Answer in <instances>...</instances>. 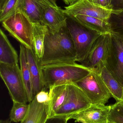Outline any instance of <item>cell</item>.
<instances>
[{"label": "cell", "mask_w": 123, "mask_h": 123, "mask_svg": "<svg viewBox=\"0 0 123 123\" xmlns=\"http://www.w3.org/2000/svg\"><path fill=\"white\" fill-rule=\"evenodd\" d=\"M76 48L66 25L55 32L49 30L45 35L42 66L58 63L76 62Z\"/></svg>", "instance_id": "cell-1"}, {"label": "cell", "mask_w": 123, "mask_h": 123, "mask_svg": "<svg viewBox=\"0 0 123 123\" xmlns=\"http://www.w3.org/2000/svg\"><path fill=\"white\" fill-rule=\"evenodd\" d=\"M91 71L76 62L58 63L42 66L44 87L49 90L61 84H76Z\"/></svg>", "instance_id": "cell-2"}, {"label": "cell", "mask_w": 123, "mask_h": 123, "mask_svg": "<svg viewBox=\"0 0 123 123\" xmlns=\"http://www.w3.org/2000/svg\"><path fill=\"white\" fill-rule=\"evenodd\" d=\"M3 27L10 35L26 48L33 49V30L34 22L20 9L1 22Z\"/></svg>", "instance_id": "cell-3"}, {"label": "cell", "mask_w": 123, "mask_h": 123, "mask_svg": "<svg viewBox=\"0 0 123 123\" xmlns=\"http://www.w3.org/2000/svg\"><path fill=\"white\" fill-rule=\"evenodd\" d=\"M111 42V32L99 35L91 46L85 59L80 64L91 71L101 74L102 69L107 64Z\"/></svg>", "instance_id": "cell-4"}, {"label": "cell", "mask_w": 123, "mask_h": 123, "mask_svg": "<svg viewBox=\"0 0 123 123\" xmlns=\"http://www.w3.org/2000/svg\"><path fill=\"white\" fill-rule=\"evenodd\" d=\"M0 74L13 102L27 103V94L18 64L8 65L0 63Z\"/></svg>", "instance_id": "cell-5"}, {"label": "cell", "mask_w": 123, "mask_h": 123, "mask_svg": "<svg viewBox=\"0 0 123 123\" xmlns=\"http://www.w3.org/2000/svg\"><path fill=\"white\" fill-rule=\"evenodd\" d=\"M89 98L92 104L105 105L112 97L100 74L92 71L76 83Z\"/></svg>", "instance_id": "cell-6"}, {"label": "cell", "mask_w": 123, "mask_h": 123, "mask_svg": "<svg viewBox=\"0 0 123 123\" xmlns=\"http://www.w3.org/2000/svg\"><path fill=\"white\" fill-rule=\"evenodd\" d=\"M66 26L76 48V62L81 63L84 60L94 41L100 34L87 29L69 17L66 20Z\"/></svg>", "instance_id": "cell-7"}, {"label": "cell", "mask_w": 123, "mask_h": 123, "mask_svg": "<svg viewBox=\"0 0 123 123\" xmlns=\"http://www.w3.org/2000/svg\"><path fill=\"white\" fill-rule=\"evenodd\" d=\"M113 8L104 6L94 0H78L64 7L63 11L67 17L75 15L89 16L109 21L114 11Z\"/></svg>", "instance_id": "cell-8"}, {"label": "cell", "mask_w": 123, "mask_h": 123, "mask_svg": "<svg viewBox=\"0 0 123 123\" xmlns=\"http://www.w3.org/2000/svg\"><path fill=\"white\" fill-rule=\"evenodd\" d=\"M91 104L89 98L79 87L74 83H69L65 100L53 116L68 118L89 107Z\"/></svg>", "instance_id": "cell-9"}, {"label": "cell", "mask_w": 123, "mask_h": 123, "mask_svg": "<svg viewBox=\"0 0 123 123\" xmlns=\"http://www.w3.org/2000/svg\"><path fill=\"white\" fill-rule=\"evenodd\" d=\"M111 47L106 67L123 87V40L121 36L112 31Z\"/></svg>", "instance_id": "cell-10"}, {"label": "cell", "mask_w": 123, "mask_h": 123, "mask_svg": "<svg viewBox=\"0 0 123 123\" xmlns=\"http://www.w3.org/2000/svg\"><path fill=\"white\" fill-rule=\"evenodd\" d=\"M110 105L91 104L86 109L68 117L75 122L81 123H108Z\"/></svg>", "instance_id": "cell-11"}, {"label": "cell", "mask_w": 123, "mask_h": 123, "mask_svg": "<svg viewBox=\"0 0 123 123\" xmlns=\"http://www.w3.org/2000/svg\"><path fill=\"white\" fill-rule=\"evenodd\" d=\"M67 18L61 7L49 6L43 9L42 24L51 32H56L66 25Z\"/></svg>", "instance_id": "cell-12"}, {"label": "cell", "mask_w": 123, "mask_h": 123, "mask_svg": "<svg viewBox=\"0 0 123 123\" xmlns=\"http://www.w3.org/2000/svg\"><path fill=\"white\" fill-rule=\"evenodd\" d=\"M26 56L31 74L34 97L45 88L43 80L42 65L34 49L25 48Z\"/></svg>", "instance_id": "cell-13"}, {"label": "cell", "mask_w": 123, "mask_h": 123, "mask_svg": "<svg viewBox=\"0 0 123 123\" xmlns=\"http://www.w3.org/2000/svg\"><path fill=\"white\" fill-rule=\"evenodd\" d=\"M29 105L27 115L20 123H45L49 117V103L40 102L34 97Z\"/></svg>", "instance_id": "cell-14"}, {"label": "cell", "mask_w": 123, "mask_h": 123, "mask_svg": "<svg viewBox=\"0 0 123 123\" xmlns=\"http://www.w3.org/2000/svg\"><path fill=\"white\" fill-rule=\"evenodd\" d=\"M68 17L98 34H106L112 31L111 25L109 21L84 15H73Z\"/></svg>", "instance_id": "cell-15"}, {"label": "cell", "mask_w": 123, "mask_h": 123, "mask_svg": "<svg viewBox=\"0 0 123 123\" xmlns=\"http://www.w3.org/2000/svg\"><path fill=\"white\" fill-rule=\"evenodd\" d=\"M68 84H61L49 89V117H53L56 112L65 100L68 92Z\"/></svg>", "instance_id": "cell-16"}, {"label": "cell", "mask_w": 123, "mask_h": 123, "mask_svg": "<svg viewBox=\"0 0 123 123\" xmlns=\"http://www.w3.org/2000/svg\"><path fill=\"white\" fill-rule=\"evenodd\" d=\"M18 55L3 31L0 30V63L14 65L18 63Z\"/></svg>", "instance_id": "cell-17"}, {"label": "cell", "mask_w": 123, "mask_h": 123, "mask_svg": "<svg viewBox=\"0 0 123 123\" xmlns=\"http://www.w3.org/2000/svg\"><path fill=\"white\" fill-rule=\"evenodd\" d=\"M19 47V60L20 70L27 94L28 102L30 103L34 98L32 78L26 56L25 47L21 44Z\"/></svg>", "instance_id": "cell-18"}, {"label": "cell", "mask_w": 123, "mask_h": 123, "mask_svg": "<svg viewBox=\"0 0 123 123\" xmlns=\"http://www.w3.org/2000/svg\"><path fill=\"white\" fill-rule=\"evenodd\" d=\"M100 74L112 97L117 102L123 100V87L111 74L106 66L103 67Z\"/></svg>", "instance_id": "cell-19"}, {"label": "cell", "mask_w": 123, "mask_h": 123, "mask_svg": "<svg viewBox=\"0 0 123 123\" xmlns=\"http://www.w3.org/2000/svg\"><path fill=\"white\" fill-rule=\"evenodd\" d=\"M19 9L34 23L42 24L43 9L36 0H20Z\"/></svg>", "instance_id": "cell-20"}, {"label": "cell", "mask_w": 123, "mask_h": 123, "mask_svg": "<svg viewBox=\"0 0 123 123\" xmlns=\"http://www.w3.org/2000/svg\"><path fill=\"white\" fill-rule=\"evenodd\" d=\"M48 28L40 23H34L33 30V49L35 54L40 60L44 49L45 35Z\"/></svg>", "instance_id": "cell-21"}, {"label": "cell", "mask_w": 123, "mask_h": 123, "mask_svg": "<svg viewBox=\"0 0 123 123\" xmlns=\"http://www.w3.org/2000/svg\"><path fill=\"white\" fill-rule=\"evenodd\" d=\"M29 108V104L13 102V106L9 113V119L12 122L20 123L26 116Z\"/></svg>", "instance_id": "cell-22"}, {"label": "cell", "mask_w": 123, "mask_h": 123, "mask_svg": "<svg viewBox=\"0 0 123 123\" xmlns=\"http://www.w3.org/2000/svg\"><path fill=\"white\" fill-rule=\"evenodd\" d=\"M109 21L112 31L121 36L123 40V9H114Z\"/></svg>", "instance_id": "cell-23"}, {"label": "cell", "mask_w": 123, "mask_h": 123, "mask_svg": "<svg viewBox=\"0 0 123 123\" xmlns=\"http://www.w3.org/2000/svg\"><path fill=\"white\" fill-rule=\"evenodd\" d=\"M108 123H123V101L117 102L110 105Z\"/></svg>", "instance_id": "cell-24"}, {"label": "cell", "mask_w": 123, "mask_h": 123, "mask_svg": "<svg viewBox=\"0 0 123 123\" xmlns=\"http://www.w3.org/2000/svg\"><path fill=\"white\" fill-rule=\"evenodd\" d=\"M20 0H8L0 8V21L2 22L10 17L19 9Z\"/></svg>", "instance_id": "cell-25"}, {"label": "cell", "mask_w": 123, "mask_h": 123, "mask_svg": "<svg viewBox=\"0 0 123 123\" xmlns=\"http://www.w3.org/2000/svg\"><path fill=\"white\" fill-rule=\"evenodd\" d=\"M68 120L66 117L53 116L48 118L45 123H67Z\"/></svg>", "instance_id": "cell-26"}, {"label": "cell", "mask_w": 123, "mask_h": 123, "mask_svg": "<svg viewBox=\"0 0 123 123\" xmlns=\"http://www.w3.org/2000/svg\"><path fill=\"white\" fill-rule=\"evenodd\" d=\"M58 0H36L43 9L49 6H57V2Z\"/></svg>", "instance_id": "cell-27"}, {"label": "cell", "mask_w": 123, "mask_h": 123, "mask_svg": "<svg viewBox=\"0 0 123 123\" xmlns=\"http://www.w3.org/2000/svg\"><path fill=\"white\" fill-rule=\"evenodd\" d=\"M112 5L113 9H123V0H112Z\"/></svg>", "instance_id": "cell-28"}, {"label": "cell", "mask_w": 123, "mask_h": 123, "mask_svg": "<svg viewBox=\"0 0 123 123\" xmlns=\"http://www.w3.org/2000/svg\"><path fill=\"white\" fill-rule=\"evenodd\" d=\"M94 0L96 3L99 4H100V5H102V6L108 7L107 6V4L106 0Z\"/></svg>", "instance_id": "cell-29"}, {"label": "cell", "mask_w": 123, "mask_h": 123, "mask_svg": "<svg viewBox=\"0 0 123 123\" xmlns=\"http://www.w3.org/2000/svg\"><path fill=\"white\" fill-rule=\"evenodd\" d=\"M77 0H62L64 3L67 6L71 5Z\"/></svg>", "instance_id": "cell-30"}, {"label": "cell", "mask_w": 123, "mask_h": 123, "mask_svg": "<svg viewBox=\"0 0 123 123\" xmlns=\"http://www.w3.org/2000/svg\"><path fill=\"white\" fill-rule=\"evenodd\" d=\"M12 121L9 118L6 120H1L0 123H11Z\"/></svg>", "instance_id": "cell-31"}, {"label": "cell", "mask_w": 123, "mask_h": 123, "mask_svg": "<svg viewBox=\"0 0 123 123\" xmlns=\"http://www.w3.org/2000/svg\"><path fill=\"white\" fill-rule=\"evenodd\" d=\"M8 0H0V8H1Z\"/></svg>", "instance_id": "cell-32"}, {"label": "cell", "mask_w": 123, "mask_h": 123, "mask_svg": "<svg viewBox=\"0 0 123 123\" xmlns=\"http://www.w3.org/2000/svg\"><path fill=\"white\" fill-rule=\"evenodd\" d=\"M106 1H107L108 6V7H110V8H113L112 5V0H106Z\"/></svg>", "instance_id": "cell-33"}, {"label": "cell", "mask_w": 123, "mask_h": 123, "mask_svg": "<svg viewBox=\"0 0 123 123\" xmlns=\"http://www.w3.org/2000/svg\"></svg>", "instance_id": "cell-34"}]
</instances>
